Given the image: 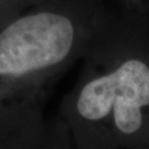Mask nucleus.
Here are the masks:
<instances>
[{"instance_id": "obj_1", "label": "nucleus", "mask_w": 149, "mask_h": 149, "mask_svg": "<svg viewBox=\"0 0 149 149\" xmlns=\"http://www.w3.org/2000/svg\"><path fill=\"white\" fill-rule=\"evenodd\" d=\"M74 40L72 19L56 9L16 16L0 26V148L33 129L38 82L66 61Z\"/></svg>"}, {"instance_id": "obj_2", "label": "nucleus", "mask_w": 149, "mask_h": 149, "mask_svg": "<svg viewBox=\"0 0 149 149\" xmlns=\"http://www.w3.org/2000/svg\"><path fill=\"white\" fill-rule=\"evenodd\" d=\"M149 105V69L139 60H128L117 70L87 83L76 101L79 115L100 120L114 112L119 132L132 135L143 123L141 109Z\"/></svg>"}, {"instance_id": "obj_3", "label": "nucleus", "mask_w": 149, "mask_h": 149, "mask_svg": "<svg viewBox=\"0 0 149 149\" xmlns=\"http://www.w3.org/2000/svg\"><path fill=\"white\" fill-rule=\"evenodd\" d=\"M27 0H0V26L15 18L18 8Z\"/></svg>"}]
</instances>
